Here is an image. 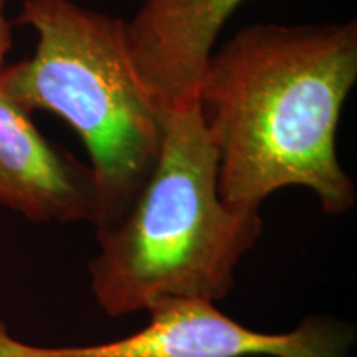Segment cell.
<instances>
[{
    "label": "cell",
    "mask_w": 357,
    "mask_h": 357,
    "mask_svg": "<svg viewBox=\"0 0 357 357\" xmlns=\"http://www.w3.org/2000/svg\"><path fill=\"white\" fill-rule=\"evenodd\" d=\"M357 79V24H255L213 50L197 89L217 154L218 194L260 211L281 187L312 190L349 212L356 187L337 160L342 106Z\"/></svg>",
    "instance_id": "1"
},
{
    "label": "cell",
    "mask_w": 357,
    "mask_h": 357,
    "mask_svg": "<svg viewBox=\"0 0 357 357\" xmlns=\"http://www.w3.org/2000/svg\"><path fill=\"white\" fill-rule=\"evenodd\" d=\"M217 154L199 101L164 114L153 171L129 207L96 229L91 291L111 318L166 300L215 303L231 291L235 268L260 238L258 211H236L218 194Z\"/></svg>",
    "instance_id": "2"
},
{
    "label": "cell",
    "mask_w": 357,
    "mask_h": 357,
    "mask_svg": "<svg viewBox=\"0 0 357 357\" xmlns=\"http://www.w3.org/2000/svg\"><path fill=\"white\" fill-rule=\"evenodd\" d=\"M15 22L38 42L32 56L0 70V91L25 113L48 111L78 132L105 199L101 229L144 185L164 136L162 111L134 73L126 22L73 0H24Z\"/></svg>",
    "instance_id": "3"
},
{
    "label": "cell",
    "mask_w": 357,
    "mask_h": 357,
    "mask_svg": "<svg viewBox=\"0 0 357 357\" xmlns=\"http://www.w3.org/2000/svg\"><path fill=\"white\" fill-rule=\"evenodd\" d=\"M149 324L91 346L38 347L15 341L0 321V357H347L354 331L331 318H307L289 333L245 328L204 300L154 305Z\"/></svg>",
    "instance_id": "4"
},
{
    "label": "cell",
    "mask_w": 357,
    "mask_h": 357,
    "mask_svg": "<svg viewBox=\"0 0 357 357\" xmlns=\"http://www.w3.org/2000/svg\"><path fill=\"white\" fill-rule=\"evenodd\" d=\"M0 204L40 223L105 217L100 182L89 166L53 146L29 113L0 91Z\"/></svg>",
    "instance_id": "5"
},
{
    "label": "cell",
    "mask_w": 357,
    "mask_h": 357,
    "mask_svg": "<svg viewBox=\"0 0 357 357\" xmlns=\"http://www.w3.org/2000/svg\"><path fill=\"white\" fill-rule=\"evenodd\" d=\"M243 2L144 0L126 22L134 73L162 114L197 101L218 33Z\"/></svg>",
    "instance_id": "6"
},
{
    "label": "cell",
    "mask_w": 357,
    "mask_h": 357,
    "mask_svg": "<svg viewBox=\"0 0 357 357\" xmlns=\"http://www.w3.org/2000/svg\"><path fill=\"white\" fill-rule=\"evenodd\" d=\"M7 0H0V65L6 60V55L12 48V29L10 22L6 17Z\"/></svg>",
    "instance_id": "7"
}]
</instances>
